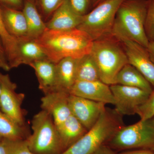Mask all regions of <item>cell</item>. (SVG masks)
<instances>
[{
  "mask_svg": "<svg viewBox=\"0 0 154 154\" xmlns=\"http://www.w3.org/2000/svg\"><path fill=\"white\" fill-rule=\"evenodd\" d=\"M36 40L48 59L55 63L65 58L79 59L90 54L94 42L88 33L77 28L63 30L46 29Z\"/></svg>",
  "mask_w": 154,
  "mask_h": 154,
  "instance_id": "obj_1",
  "label": "cell"
},
{
  "mask_svg": "<svg viewBox=\"0 0 154 154\" xmlns=\"http://www.w3.org/2000/svg\"><path fill=\"white\" fill-rule=\"evenodd\" d=\"M148 0H124L116 16L112 35L125 38L147 48L149 41L145 31Z\"/></svg>",
  "mask_w": 154,
  "mask_h": 154,
  "instance_id": "obj_2",
  "label": "cell"
},
{
  "mask_svg": "<svg viewBox=\"0 0 154 154\" xmlns=\"http://www.w3.org/2000/svg\"><path fill=\"white\" fill-rule=\"evenodd\" d=\"M91 54L98 67L100 80L115 85L118 73L128 59L120 41L111 35L94 40Z\"/></svg>",
  "mask_w": 154,
  "mask_h": 154,
  "instance_id": "obj_3",
  "label": "cell"
},
{
  "mask_svg": "<svg viewBox=\"0 0 154 154\" xmlns=\"http://www.w3.org/2000/svg\"><path fill=\"white\" fill-rule=\"evenodd\" d=\"M122 116L115 110L107 109L96 124L72 145L60 154H93L106 145L123 125Z\"/></svg>",
  "mask_w": 154,
  "mask_h": 154,
  "instance_id": "obj_4",
  "label": "cell"
},
{
  "mask_svg": "<svg viewBox=\"0 0 154 154\" xmlns=\"http://www.w3.org/2000/svg\"><path fill=\"white\" fill-rule=\"evenodd\" d=\"M32 134L26 139L30 151L35 154H60L63 147L58 131L49 113L42 110L33 116Z\"/></svg>",
  "mask_w": 154,
  "mask_h": 154,
  "instance_id": "obj_5",
  "label": "cell"
},
{
  "mask_svg": "<svg viewBox=\"0 0 154 154\" xmlns=\"http://www.w3.org/2000/svg\"><path fill=\"white\" fill-rule=\"evenodd\" d=\"M113 150L148 149L154 151V120H140L123 126L106 144Z\"/></svg>",
  "mask_w": 154,
  "mask_h": 154,
  "instance_id": "obj_6",
  "label": "cell"
},
{
  "mask_svg": "<svg viewBox=\"0 0 154 154\" xmlns=\"http://www.w3.org/2000/svg\"><path fill=\"white\" fill-rule=\"evenodd\" d=\"M124 0H104L84 16L78 29L88 33L93 40L112 35L114 20Z\"/></svg>",
  "mask_w": 154,
  "mask_h": 154,
  "instance_id": "obj_7",
  "label": "cell"
},
{
  "mask_svg": "<svg viewBox=\"0 0 154 154\" xmlns=\"http://www.w3.org/2000/svg\"><path fill=\"white\" fill-rule=\"evenodd\" d=\"M0 110L21 125L25 126V113L22 108L25 94L16 92L17 85L8 74L0 73Z\"/></svg>",
  "mask_w": 154,
  "mask_h": 154,
  "instance_id": "obj_8",
  "label": "cell"
},
{
  "mask_svg": "<svg viewBox=\"0 0 154 154\" xmlns=\"http://www.w3.org/2000/svg\"><path fill=\"white\" fill-rule=\"evenodd\" d=\"M110 88L115 100L114 110L121 116L137 114L139 107L151 94L140 88L118 84L110 85Z\"/></svg>",
  "mask_w": 154,
  "mask_h": 154,
  "instance_id": "obj_9",
  "label": "cell"
},
{
  "mask_svg": "<svg viewBox=\"0 0 154 154\" xmlns=\"http://www.w3.org/2000/svg\"><path fill=\"white\" fill-rule=\"evenodd\" d=\"M123 47L128 63L134 67L151 85L154 86V63L147 49L128 38H117Z\"/></svg>",
  "mask_w": 154,
  "mask_h": 154,
  "instance_id": "obj_10",
  "label": "cell"
},
{
  "mask_svg": "<svg viewBox=\"0 0 154 154\" xmlns=\"http://www.w3.org/2000/svg\"><path fill=\"white\" fill-rule=\"evenodd\" d=\"M69 106L72 114L89 130L106 110L105 104L70 94Z\"/></svg>",
  "mask_w": 154,
  "mask_h": 154,
  "instance_id": "obj_11",
  "label": "cell"
},
{
  "mask_svg": "<svg viewBox=\"0 0 154 154\" xmlns=\"http://www.w3.org/2000/svg\"><path fill=\"white\" fill-rule=\"evenodd\" d=\"M69 94L95 102L114 105V97L110 86L102 81H77Z\"/></svg>",
  "mask_w": 154,
  "mask_h": 154,
  "instance_id": "obj_12",
  "label": "cell"
},
{
  "mask_svg": "<svg viewBox=\"0 0 154 154\" xmlns=\"http://www.w3.org/2000/svg\"><path fill=\"white\" fill-rule=\"evenodd\" d=\"M69 95L65 91H55L44 94L41 99L42 110L52 116L57 127L72 114L69 106Z\"/></svg>",
  "mask_w": 154,
  "mask_h": 154,
  "instance_id": "obj_13",
  "label": "cell"
},
{
  "mask_svg": "<svg viewBox=\"0 0 154 154\" xmlns=\"http://www.w3.org/2000/svg\"><path fill=\"white\" fill-rule=\"evenodd\" d=\"M83 17L74 10L69 0H66L45 22V25L49 30H71L78 28L82 22Z\"/></svg>",
  "mask_w": 154,
  "mask_h": 154,
  "instance_id": "obj_14",
  "label": "cell"
},
{
  "mask_svg": "<svg viewBox=\"0 0 154 154\" xmlns=\"http://www.w3.org/2000/svg\"><path fill=\"white\" fill-rule=\"evenodd\" d=\"M0 10L5 28L11 36L16 39L28 36V25L22 11L3 6Z\"/></svg>",
  "mask_w": 154,
  "mask_h": 154,
  "instance_id": "obj_15",
  "label": "cell"
},
{
  "mask_svg": "<svg viewBox=\"0 0 154 154\" xmlns=\"http://www.w3.org/2000/svg\"><path fill=\"white\" fill-rule=\"evenodd\" d=\"M29 66L34 70L39 89L44 94L56 90V63L48 59L34 62Z\"/></svg>",
  "mask_w": 154,
  "mask_h": 154,
  "instance_id": "obj_16",
  "label": "cell"
},
{
  "mask_svg": "<svg viewBox=\"0 0 154 154\" xmlns=\"http://www.w3.org/2000/svg\"><path fill=\"white\" fill-rule=\"evenodd\" d=\"M18 59L17 67L22 64L29 66L37 61L48 59L36 39L28 36L17 38Z\"/></svg>",
  "mask_w": 154,
  "mask_h": 154,
  "instance_id": "obj_17",
  "label": "cell"
},
{
  "mask_svg": "<svg viewBox=\"0 0 154 154\" xmlns=\"http://www.w3.org/2000/svg\"><path fill=\"white\" fill-rule=\"evenodd\" d=\"M77 59L68 57L56 63V90L67 92L76 82Z\"/></svg>",
  "mask_w": 154,
  "mask_h": 154,
  "instance_id": "obj_18",
  "label": "cell"
},
{
  "mask_svg": "<svg viewBox=\"0 0 154 154\" xmlns=\"http://www.w3.org/2000/svg\"><path fill=\"white\" fill-rule=\"evenodd\" d=\"M22 11L28 25V37L36 39L47 29L37 9L36 0H25Z\"/></svg>",
  "mask_w": 154,
  "mask_h": 154,
  "instance_id": "obj_19",
  "label": "cell"
},
{
  "mask_svg": "<svg viewBox=\"0 0 154 154\" xmlns=\"http://www.w3.org/2000/svg\"><path fill=\"white\" fill-rule=\"evenodd\" d=\"M57 128L63 151L72 145L88 131L72 114Z\"/></svg>",
  "mask_w": 154,
  "mask_h": 154,
  "instance_id": "obj_20",
  "label": "cell"
},
{
  "mask_svg": "<svg viewBox=\"0 0 154 154\" xmlns=\"http://www.w3.org/2000/svg\"><path fill=\"white\" fill-rule=\"evenodd\" d=\"M116 84L140 88L150 94L153 91L151 84L129 63L125 65L118 73Z\"/></svg>",
  "mask_w": 154,
  "mask_h": 154,
  "instance_id": "obj_21",
  "label": "cell"
},
{
  "mask_svg": "<svg viewBox=\"0 0 154 154\" xmlns=\"http://www.w3.org/2000/svg\"><path fill=\"white\" fill-rule=\"evenodd\" d=\"M76 79V82L100 80L98 67L91 54L77 59Z\"/></svg>",
  "mask_w": 154,
  "mask_h": 154,
  "instance_id": "obj_22",
  "label": "cell"
},
{
  "mask_svg": "<svg viewBox=\"0 0 154 154\" xmlns=\"http://www.w3.org/2000/svg\"><path fill=\"white\" fill-rule=\"evenodd\" d=\"M25 126L21 125L0 110V136L12 140H24Z\"/></svg>",
  "mask_w": 154,
  "mask_h": 154,
  "instance_id": "obj_23",
  "label": "cell"
},
{
  "mask_svg": "<svg viewBox=\"0 0 154 154\" xmlns=\"http://www.w3.org/2000/svg\"><path fill=\"white\" fill-rule=\"evenodd\" d=\"M0 37L5 49L8 61L10 65L17 61L18 56L17 39L11 36L6 30L3 23L0 10Z\"/></svg>",
  "mask_w": 154,
  "mask_h": 154,
  "instance_id": "obj_24",
  "label": "cell"
},
{
  "mask_svg": "<svg viewBox=\"0 0 154 154\" xmlns=\"http://www.w3.org/2000/svg\"><path fill=\"white\" fill-rule=\"evenodd\" d=\"M66 0H36V6L42 19L47 22Z\"/></svg>",
  "mask_w": 154,
  "mask_h": 154,
  "instance_id": "obj_25",
  "label": "cell"
},
{
  "mask_svg": "<svg viewBox=\"0 0 154 154\" xmlns=\"http://www.w3.org/2000/svg\"><path fill=\"white\" fill-rule=\"evenodd\" d=\"M147 12L145 24V31L149 42H154V0H148Z\"/></svg>",
  "mask_w": 154,
  "mask_h": 154,
  "instance_id": "obj_26",
  "label": "cell"
},
{
  "mask_svg": "<svg viewBox=\"0 0 154 154\" xmlns=\"http://www.w3.org/2000/svg\"><path fill=\"white\" fill-rule=\"evenodd\" d=\"M137 114L140 116L141 120H147L154 116V91L145 103L139 107Z\"/></svg>",
  "mask_w": 154,
  "mask_h": 154,
  "instance_id": "obj_27",
  "label": "cell"
},
{
  "mask_svg": "<svg viewBox=\"0 0 154 154\" xmlns=\"http://www.w3.org/2000/svg\"><path fill=\"white\" fill-rule=\"evenodd\" d=\"M9 154H35L29 149L26 139L12 140Z\"/></svg>",
  "mask_w": 154,
  "mask_h": 154,
  "instance_id": "obj_28",
  "label": "cell"
},
{
  "mask_svg": "<svg viewBox=\"0 0 154 154\" xmlns=\"http://www.w3.org/2000/svg\"><path fill=\"white\" fill-rule=\"evenodd\" d=\"M72 7L78 14L85 16L91 7L92 0H69Z\"/></svg>",
  "mask_w": 154,
  "mask_h": 154,
  "instance_id": "obj_29",
  "label": "cell"
},
{
  "mask_svg": "<svg viewBox=\"0 0 154 154\" xmlns=\"http://www.w3.org/2000/svg\"><path fill=\"white\" fill-rule=\"evenodd\" d=\"M0 69H2L6 71H8L11 69V68L8 61L5 49L1 37H0Z\"/></svg>",
  "mask_w": 154,
  "mask_h": 154,
  "instance_id": "obj_30",
  "label": "cell"
},
{
  "mask_svg": "<svg viewBox=\"0 0 154 154\" xmlns=\"http://www.w3.org/2000/svg\"><path fill=\"white\" fill-rule=\"evenodd\" d=\"M25 0H0V6L22 11Z\"/></svg>",
  "mask_w": 154,
  "mask_h": 154,
  "instance_id": "obj_31",
  "label": "cell"
},
{
  "mask_svg": "<svg viewBox=\"0 0 154 154\" xmlns=\"http://www.w3.org/2000/svg\"><path fill=\"white\" fill-rule=\"evenodd\" d=\"M12 141L5 138L0 140V154H9Z\"/></svg>",
  "mask_w": 154,
  "mask_h": 154,
  "instance_id": "obj_32",
  "label": "cell"
},
{
  "mask_svg": "<svg viewBox=\"0 0 154 154\" xmlns=\"http://www.w3.org/2000/svg\"><path fill=\"white\" fill-rule=\"evenodd\" d=\"M93 154H116L114 150L106 145H103Z\"/></svg>",
  "mask_w": 154,
  "mask_h": 154,
  "instance_id": "obj_33",
  "label": "cell"
},
{
  "mask_svg": "<svg viewBox=\"0 0 154 154\" xmlns=\"http://www.w3.org/2000/svg\"><path fill=\"white\" fill-rule=\"evenodd\" d=\"M116 154H154V151L148 149H134L120 152Z\"/></svg>",
  "mask_w": 154,
  "mask_h": 154,
  "instance_id": "obj_34",
  "label": "cell"
},
{
  "mask_svg": "<svg viewBox=\"0 0 154 154\" xmlns=\"http://www.w3.org/2000/svg\"><path fill=\"white\" fill-rule=\"evenodd\" d=\"M151 60L154 63V42H149L147 48Z\"/></svg>",
  "mask_w": 154,
  "mask_h": 154,
  "instance_id": "obj_35",
  "label": "cell"
},
{
  "mask_svg": "<svg viewBox=\"0 0 154 154\" xmlns=\"http://www.w3.org/2000/svg\"><path fill=\"white\" fill-rule=\"evenodd\" d=\"M104 0H92L91 7L93 8H95L97 5H99V3L102 2Z\"/></svg>",
  "mask_w": 154,
  "mask_h": 154,
  "instance_id": "obj_36",
  "label": "cell"
},
{
  "mask_svg": "<svg viewBox=\"0 0 154 154\" xmlns=\"http://www.w3.org/2000/svg\"><path fill=\"white\" fill-rule=\"evenodd\" d=\"M2 137H1V136H0V140H1L2 139Z\"/></svg>",
  "mask_w": 154,
  "mask_h": 154,
  "instance_id": "obj_37",
  "label": "cell"
},
{
  "mask_svg": "<svg viewBox=\"0 0 154 154\" xmlns=\"http://www.w3.org/2000/svg\"><path fill=\"white\" fill-rule=\"evenodd\" d=\"M1 85H0V94H1Z\"/></svg>",
  "mask_w": 154,
  "mask_h": 154,
  "instance_id": "obj_38",
  "label": "cell"
}]
</instances>
